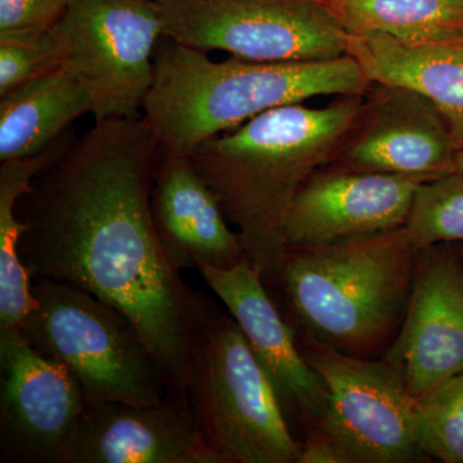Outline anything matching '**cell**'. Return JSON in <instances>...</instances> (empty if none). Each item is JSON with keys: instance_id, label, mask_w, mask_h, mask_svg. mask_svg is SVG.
<instances>
[{"instance_id": "15", "label": "cell", "mask_w": 463, "mask_h": 463, "mask_svg": "<svg viewBox=\"0 0 463 463\" xmlns=\"http://www.w3.org/2000/svg\"><path fill=\"white\" fill-rule=\"evenodd\" d=\"M62 463H219L197 428L187 392L154 405H87Z\"/></svg>"}, {"instance_id": "26", "label": "cell", "mask_w": 463, "mask_h": 463, "mask_svg": "<svg viewBox=\"0 0 463 463\" xmlns=\"http://www.w3.org/2000/svg\"><path fill=\"white\" fill-rule=\"evenodd\" d=\"M457 246H458L459 251H461V255L463 258V243H457Z\"/></svg>"}, {"instance_id": "13", "label": "cell", "mask_w": 463, "mask_h": 463, "mask_svg": "<svg viewBox=\"0 0 463 463\" xmlns=\"http://www.w3.org/2000/svg\"><path fill=\"white\" fill-rule=\"evenodd\" d=\"M197 270L242 328L263 368L295 438L322 419L328 390L298 352L294 332L248 259L231 269L199 265Z\"/></svg>"}, {"instance_id": "10", "label": "cell", "mask_w": 463, "mask_h": 463, "mask_svg": "<svg viewBox=\"0 0 463 463\" xmlns=\"http://www.w3.org/2000/svg\"><path fill=\"white\" fill-rule=\"evenodd\" d=\"M87 401L62 364L33 349L20 328H0V459L62 463Z\"/></svg>"}, {"instance_id": "8", "label": "cell", "mask_w": 463, "mask_h": 463, "mask_svg": "<svg viewBox=\"0 0 463 463\" xmlns=\"http://www.w3.org/2000/svg\"><path fill=\"white\" fill-rule=\"evenodd\" d=\"M164 36L265 62L347 54L349 35L319 0H157Z\"/></svg>"}, {"instance_id": "24", "label": "cell", "mask_w": 463, "mask_h": 463, "mask_svg": "<svg viewBox=\"0 0 463 463\" xmlns=\"http://www.w3.org/2000/svg\"><path fill=\"white\" fill-rule=\"evenodd\" d=\"M74 0H0V35L48 32Z\"/></svg>"}, {"instance_id": "20", "label": "cell", "mask_w": 463, "mask_h": 463, "mask_svg": "<svg viewBox=\"0 0 463 463\" xmlns=\"http://www.w3.org/2000/svg\"><path fill=\"white\" fill-rule=\"evenodd\" d=\"M347 35H385L405 44L463 38V0H319Z\"/></svg>"}, {"instance_id": "3", "label": "cell", "mask_w": 463, "mask_h": 463, "mask_svg": "<svg viewBox=\"0 0 463 463\" xmlns=\"http://www.w3.org/2000/svg\"><path fill=\"white\" fill-rule=\"evenodd\" d=\"M420 251L403 227L288 248L265 288L294 336L379 359L404 321Z\"/></svg>"}, {"instance_id": "19", "label": "cell", "mask_w": 463, "mask_h": 463, "mask_svg": "<svg viewBox=\"0 0 463 463\" xmlns=\"http://www.w3.org/2000/svg\"><path fill=\"white\" fill-rule=\"evenodd\" d=\"M75 137L70 130L39 154L0 165V328H20L36 306L32 277L18 252L25 223L18 219V200L32 187L33 179L69 147Z\"/></svg>"}, {"instance_id": "21", "label": "cell", "mask_w": 463, "mask_h": 463, "mask_svg": "<svg viewBox=\"0 0 463 463\" xmlns=\"http://www.w3.org/2000/svg\"><path fill=\"white\" fill-rule=\"evenodd\" d=\"M403 230L419 249L463 243V173L422 182L414 192Z\"/></svg>"}, {"instance_id": "25", "label": "cell", "mask_w": 463, "mask_h": 463, "mask_svg": "<svg viewBox=\"0 0 463 463\" xmlns=\"http://www.w3.org/2000/svg\"><path fill=\"white\" fill-rule=\"evenodd\" d=\"M456 167L458 172L463 173V152H458L457 155Z\"/></svg>"}, {"instance_id": "7", "label": "cell", "mask_w": 463, "mask_h": 463, "mask_svg": "<svg viewBox=\"0 0 463 463\" xmlns=\"http://www.w3.org/2000/svg\"><path fill=\"white\" fill-rule=\"evenodd\" d=\"M52 33L94 121L141 118L164 36L157 0H74Z\"/></svg>"}, {"instance_id": "23", "label": "cell", "mask_w": 463, "mask_h": 463, "mask_svg": "<svg viewBox=\"0 0 463 463\" xmlns=\"http://www.w3.org/2000/svg\"><path fill=\"white\" fill-rule=\"evenodd\" d=\"M58 69L60 57L52 29L0 35V96Z\"/></svg>"}, {"instance_id": "17", "label": "cell", "mask_w": 463, "mask_h": 463, "mask_svg": "<svg viewBox=\"0 0 463 463\" xmlns=\"http://www.w3.org/2000/svg\"><path fill=\"white\" fill-rule=\"evenodd\" d=\"M347 54L371 83L401 85L430 99L463 152V38L412 45L377 33L349 35Z\"/></svg>"}, {"instance_id": "2", "label": "cell", "mask_w": 463, "mask_h": 463, "mask_svg": "<svg viewBox=\"0 0 463 463\" xmlns=\"http://www.w3.org/2000/svg\"><path fill=\"white\" fill-rule=\"evenodd\" d=\"M362 102L364 96H344L326 108L282 106L207 139L190 155L265 286L288 250L286 221L295 197L330 163Z\"/></svg>"}, {"instance_id": "4", "label": "cell", "mask_w": 463, "mask_h": 463, "mask_svg": "<svg viewBox=\"0 0 463 463\" xmlns=\"http://www.w3.org/2000/svg\"><path fill=\"white\" fill-rule=\"evenodd\" d=\"M371 83L354 58L265 62L206 52L163 36L143 118L163 155L190 156L200 145L255 116L323 96H364Z\"/></svg>"}, {"instance_id": "6", "label": "cell", "mask_w": 463, "mask_h": 463, "mask_svg": "<svg viewBox=\"0 0 463 463\" xmlns=\"http://www.w3.org/2000/svg\"><path fill=\"white\" fill-rule=\"evenodd\" d=\"M36 306L20 330L33 349L62 364L87 405L160 403L170 392L133 322L69 283L32 279Z\"/></svg>"}, {"instance_id": "22", "label": "cell", "mask_w": 463, "mask_h": 463, "mask_svg": "<svg viewBox=\"0 0 463 463\" xmlns=\"http://www.w3.org/2000/svg\"><path fill=\"white\" fill-rule=\"evenodd\" d=\"M413 430L431 462L463 463V371L414 404Z\"/></svg>"}, {"instance_id": "18", "label": "cell", "mask_w": 463, "mask_h": 463, "mask_svg": "<svg viewBox=\"0 0 463 463\" xmlns=\"http://www.w3.org/2000/svg\"><path fill=\"white\" fill-rule=\"evenodd\" d=\"M90 109L83 87L62 67L3 94L0 163L44 151Z\"/></svg>"}, {"instance_id": "12", "label": "cell", "mask_w": 463, "mask_h": 463, "mask_svg": "<svg viewBox=\"0 0 463 463\" xmlns=\"http://www.w3.org/2000/svg\"><path fill=\"white\" fill-rule=\"evenodd\" d=\"M413 401L463 371V258L457 243L421 249L412 295L397 337L383 356Z\"/></svg>"}, {"instance_id": "16", "label": "cell", "mask_w": 463, "mask_h": 463, "mask_svg": "<svg viewBox=\"0 0 463 463\" xmlns=\"http://www.w3.org/2000/svg\"><path fill=\"white\" fill-rule=\"evenodd\" d=\"M158 242L174 269H231L245 260L237 232L190 156L161 155L151 191Z\"/></svg>"}, {"instance_id": "14", "label": "cell", "mask_w": 463, "mask_h": 463, "mask_svg": "<svg viewBox=\"0 0 463 463\" xmlns=\"http://www.w3.org/2000/svg\"><path fill=\"white\" fill-rule=\"evenodd\" d=\"M422 182L419 176L335 164L319 167L292 203L286 245H323L402 228Z\"/></svg>"}, {"instance_id": "5", "label": "cell", "mask_w": 463, "mask_h": 463, "mask_svg": "<svg viewBox=\"0 0 463 463\" xmlns=\"http://www.w3.org/2000/svg\"><path fill=\"white\" fill-rule=\"evenodd\" d=\"M185 392L219 463H298L301 444L236 319L218 310L192 343Z\"/></svg>"}, {"instance_id": "9", "label": "cell", "mask_w": 463, "mask_h": 463, "mask_svg": "<svg viewBox=\"0 0 463 463\" xmlns=\"http://www.w3.org/2000/svg\"><path fill=\"white\" fill-rule=\"evenodd\" d=\"M295 341L328 390L326 412L307 430L331 440L345 463L431 462L414 437L416 402L394 365L346 355L307 337Z\"/></svg>"}, {"instance_id": "11", "label": "cell", "mask_w": 463, "mask_h": 463, "mask_svg": "<svg viewBox=\"0 0 463 463\" xmlns=\"http://www.w3.org/2000/svg\"><path fill=\"white\" fill-rule=\"evenodd\" d=\"M457 155L430 99L411 88L373 83L328 164L430 181L456 172Z\"/></svg>"}, {"instance_id": "1", "label": "cell", "mask_w": 463, "mask_h": 463, "mask_svg": "<svg viewBox=\"0 0 463 463\" xmlns=\"http://www.w3.org/2000/svg\"><path fill=\"white\" fill-rule=\"evenodd\" d=\"M161 151L145 118L94 121L18 200L32 279L69 283L127 316L170 392H185L192 343L221 309L167 263L151 210Z\"/></svg>"}]
</instances>
